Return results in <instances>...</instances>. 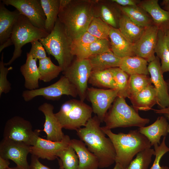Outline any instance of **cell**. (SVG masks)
I'll return each instance as SVG.
<instances>
[{
    "instance_id": "1",
    "label": "cell",
    "mask_w": 169,
    "mask_h": 169,
    "mask_svg": "<svg viewBox=\"0 0 169 169\" xmlns=\"http://www.w3.org/2000/svg\"><path fill=\"white\" fill-rule=\"evenodd\" d=\"M96 115L92 117L83 128L76 130L80 140L98 158L99 168L108 167L115 162L116 153L110 139L106 137Z\"/></svg>"
},
{
    "instance_id": "2",
    "label": "cell",
    "mask_w": 169,
    "mask_h": 169,
    "mask_svg": "<svg viewBox=\"0 0 169 169\" xmlns=\"http://www.w3.org/2000/svg\"><path fill=\"white\" fill-rule=\"evenodd\" d=\"M94 0H71L59 10L58 18L72 41L87 31L94 17Z\"/></svg>"
},
{
    "instance_id": "3",
    "label": "cell",
    "mask_w": 169,
    "mask_h": 169,
    "mask_svg": "<svg viewBox=\"0 0 169 169\" xmlns=\"http://www.w3.org/2000/svg\"><path fill=\"white\" fill-rule=\"evenodd\" d=\"M101 128L113 144L116 153L115 163H119L125 169L135 155L151 146L148 139L138 130H131L127 134H116L104 126Z\"/></svg>"
},
{
    "instance_id": "4",
    "label": "cell",
    "mask_w": 169,
    "mask_h": 169,
    "mask_svg": "<svg viewBox=\"0 0 169 169\" xmlns=\"http://www.w3.org/2000/svg\"><path fill=\"white\" fill-rule=\"evenodd\" d=\"M39 40L48 54L53 56L57 60L62 72L74 60V56L71 52V41L58 18L51 32L47 37Z\"/></svg>"
},
{
    "instance_id": "5",
    "label": "cell",
    "mask_w": 169,
    "mask_h": 169,
    "mask_svg": "<svg viewBox=\"0 0 169 169\" xmlns=\"http://www.w3.org/2000/svg\"><path fill=\"white\" fill-rule=\"evenodd\" d=\"M125 99L119 96L115 99L104 117L105 128L111 130L132 126L141 128L149 122V119L141 117L138 111L127 104Z\"/></svg>"
},
{
    "instance_id": "6",
    "label": "cell",
    "mask_w": 169,
    "mask_h": 169,
    "mask_svg": "<svg viewBox=\"0 0 169 169\" xmlns=\"http://www.w3.org/2000/svg\"><path fill=\"white\" fill-rule=\"evenodd\" d=\"M92 107L80 100H69L61 105L55 113L63 128L76 130L84 126L92 117Z\"/></svg>"
},
{
    "instance_id": "7",
    "label": "cell",
    "mask_w": 169,
    "mask_h": 169,
    "mask_svg": "<svg viewBox=\"0 0 169 169\" xmlns=\"http://www.w3.org/2000/svg\"><path fill=\"white\" fill-rule=\"evenodd\" d=\"M45 30L34 26L25 16L21 14L14 24L10 38L14 46L13 55L5 66L11 65L22 54L23 46L28 43L47 37L49 34Z\"/></svg>"
},
{
    "instance_id": "8",
    "label": "cell",
    "mask_w": 169,
    "mask_h": 169,
    "mask_svg": "<svg viewBox=\"0 0 169 169\" xmlns=\"http://www.w3.org/2000/svg\"><path fill=\"white\" fill-rule=\"evenodd\" d=\"M40 130H33L31 122L18 116H13L6 123L3 131V138L24 142L30 145L35 143Z\"/></svg>"
},
{
    "instance_id": "9",
    "label": "cell",
    "mask_w": 169,
    "mask_h": 169,
    "mask_svg": "<svg viewBox=\"0 0 169 169\" xmlns=\"http://www.w3.org/2000/svg\"><path fill=\"white\" fill-rule=\"evenodd\" d=\"M64 95L75 98L78 96V94L75 86L63 75L56 82L49 86L24 91L22 96L25 101L28 102L39 96L48 100H57Z\"/></svg>"
},
{
    "instance_id": "10",
    "label": "cell",
    "mask_w": 169,
    "mask_h": 169,
    "mask_svg": "<svg viewBox=\"0 0 169 169\" xmlns=\"http://www.w3.org/2000/svg\"><path fill=\"white\" fill-rule=\"evenodd\" d=\"M92 69L88 59H74L70 65L62 72L76 88L80 100L86 97L88 83Z\"/></svg>"
},
{
    "instance_id": "11",
    "label": "cell",
    "mask_w": 169,
    "mask_h": 169,
    "mask_svg": "<svg viewBox=\"0 0 169 169\" xmlns=\"http://www.w3.org/2000/svg\"><path fill=\"white\" fill-rule=\"evenodd\" d=\"M7 6L11 5L21 14L26 16L35 27L45 30L46 16L40 0H3Z\"/></svg>"
},
{
    "instance_id": "12",
    "label": "cell",
    "mask_w": 169,
    "mask_h": 169,
    "mask_svg": "<svg viewBox=\"0 0 169 169\" xmlns=\"http://www.w3.org/2000/svg\"><path fill=\"white\" fill-rule=\"evenodd\" d=\"M118 89H103L88 88L86 97L91 103L93 112L101 122L107 111L118 96Z\"/></svg>"
},
{
    "instance_id": "13",
    "label": "cell",
    "mask_w": 169,
    "mask_h": 169,
    "mask_svg": "<svg viewBox=\"0 0 169 169\" xmlns=\"http://www.w3.org/2000/svg\"><path fill=\"white\" fill-rule=\"evenodd\" d=\"M31 146L24 142L3 138L0 143V156L13 161L21 169H28L27 157Z\"/></svg>"
},
{
    "instance_id": "14",
    "label": "cell",
    "mask_w": 169,
    "mask_h": 169,
    "mask_svg": "<svg viewBox=\"0 0 169 169\" xmlns=\"http://www.w3.org/2000/svg\"><path fill=\"white\" fill-rule=\"evenodd\" d=\"M159 29V28L154 24L145 28L141 37L133 44L135 55L144 59L149 63L156 57L155 50Z\"/></svg>"
},
{
    "instance_id": "15",
    "label": "cell",
    "mask_w": 169,
    "mask_h": 169,
    "mask_svg": "<svg viewBox=\"0 0 169 169\" xmlns=\"http://www.w3.org/2000/svg\"><path fill=\"white\" fill-rule=\"evenodd\" d=\"M71 140L67 135H64L62 140L59 141H52L39 136L35 144L30 146V153L39 158L54 160L57 158L59 152L70 145Z\"/></svg>"
},
{
    "instance_id": "16",
    "label": "cell",
    "mask_w": 169,
    "mask_h": 169,
    "mask_svg": "<svg viewBox=\"0 0 169 169\" xmlns=\"http://www.w3.org/2000/svg\"><path fill=\"white\" fill-rule=\"evenodd\" d=\"M148 69L150 75L152 84L156 89L157 94V105L160 109L169 106V93L167 83L163 78L160 59L157 56L149 63Z\"/></svg>"
},
{
    "instance_id": "17",
    "label": "cell",
    "mask_w": 169,
    "mask_h": 169,
    "mask_svg": "<svg viewBox=\"0 0 169 169\" xmlns=\"http://www.w3.org/2000/svg\"><path fill=\"white\" fill-rule=\"evenodd\" d=\"M93 9L94 17L99 18L110 26L118 28L122 13L117 4L111 0H94Z\"/></svg>"
},
{
    "instance_id": "18",
    "label": "cell",
    "mask_w": 169,
    "mask_h": 169,
    "mask_svg": "<svg viewBox=\"0 0 169 169\" xmlns=\"http://www.w3.org/2000/svg\"><path fill=\"white\" fill-rule=\"evenodd\" d=\"M54 106L51 104L44 103L38 107V110L45 116V121L42 130L46 134V139L54 141H61L64 136L62 127L53 112Z\"/></svg>"
},
{
    "instance_id": "19",
    "label": "cell",
    "mask_w": 169,
    "mask_h": 169,
    "mask_svg": "<svg viewBox=\"0 0 169 169\" xmlns=\"http://www.w3.org/2000/svg\"><path fill=\"white\" fill-rule=\"evenodd\" d=\"M148 13L155 25L163 31L169 29V11L161 8L158 0L141 1L138 5Z\"/></svg>"
},
{
    "instance_id": "20",
    "label": "cell",
    "mask_w": 169,
    "mask_h": 169,
    "mask_svg": "<svg viewBox=\"0 0 169 169\" xmlns=\"http://www.w3.org/2000/svg\"><path fill=\"white\" fill-rule=\"evenodd\" d=\"M109 38L111 50L116 56L122 58L136 56L133 51V44L123 36L118 28L111 27Z\"/></svg>"
},
{
    "instance_id": "21",
    "label": "cell",
    "mask_w": 169,
    "mask_h": 169,
    "mask_svg": "<svg viewBox=\"0 0 169 169\" xmlns=\"http://www.w3.org/2000/svg\"><path fill=\"white\" fill-rule=\"evenodd\" d=\"M137 111H148L158 103L157 91L151 85L129 98Z\"/></svg>"
},
{
    "instance_id": "22",
    "label": "cell",
    "mask_w": 169,
    "mask_h": 169,
    "mask_svg": "<svg viewBox=\"0 0 169 169\" xmlns=\"http://www.w3.org/2000/svg\"><path fill=\"white\" fill-rule=\"evenodd\" d=\"M20 15L16 9L8 10L0 1V45L10 38L13 27Z\"/></svg>"
},
{
    "instance_id": "23",
    "label": "cell",
    "mask_w": 169,
    "mask_h": 169,
    "mask_svg": "<svg viewBox=\"0 0 169 169\" xmlns=\"http://www.w3.org/2000/svg\"><path fill=\"white\" fill-rule=\"evenodd\" d=\"M70 145L78 157V169H98L99 168L97 157L88 149L83 141L72 139L71 140Z\"/></svg>"
},
{
    "instance_id": "24",
    "label": "cell",
    "mask_w": 169,
    "mask_h": 169,
    "mask_svg": "<svg viewBox=\"0 0 169 169\" xmlns=\"http://www.w3.org/2000/svg\"><path fill=\"white\" fill-rule=\"evenodd\" d=\"M37 60L27 53L26 62L20 68V72L25 79L24 87L28 90H34L39 87L40 75Z\"/></svg>"
},
{
    "instance_id": "25",
    "label": "cell",
    "mask_w": 169,
    "mask_h": 169,
    "mask_svg": "<svg viewBox=\"0 0 169 169\" xmlns=\"http://www.w3.org/2000/svg\"><path fill=\"white\" fill-rule=\"evenodd\" d=\"M168 123L166 118L163 116L159 117L151 125L139 128L138 131L148 139L151 146L160 144L161 136H166L167 135Z\"/></svg>"
},
{
    "instance_id": "26",
    "label": "cell",
    "mask_w": 169,
    "mask_h": 169,
    "mask_svg": "<svg viewBox=\"0 0 169 169\" xmlns=\"http://www.w3.org/2000/svg\"><path fill=\"white\" fill-rule=\"evenodd\" d=\"M148 62L138 56L121 58L119 67L129 76L134 74L148 75Z\"/></svg>"
},
{
    "instance_id": "27",
    "label": "cell",
    "mask_w": 169,
    "mask_h": 169,
    "mask_svg": "<svg viewBox=\"0 0 169 169\" xmlns=\"http://www.w3.org/2000/svg\"><path fill=\"white\" fill-rule=\"evenodd\" d=\"M118 29L123 36L133 44L141 37L145 28L137 25L122 13L119 20Z\"/></svg>"
},
{
    "instance_id": "28",
    "label": "cell",
    "mask_w": 169,
    "mask_h": 169,
    "mask_svg": "<svg viewBox=\"0 0 169 169\" xmlns=\"http://www.w3.org/2000/svg\"><path fill=\"white\" fill-rule=\"evenodd\" d=\"M92 70H103L119 67L121 58L117 57L111 50L92 56L88 59Z\"/></svg>"
},
{
    "instance_id": "29",
    "label": "cell",
    "mask_w": 169,
    "mask_h": 169,
    "mask_svg": "<svg viewBox=\"0 0 169 169\" xmlns=\"http://www.w3.org/2000/svg\"><path fill=\"white\" fill-rule=\"evenodd\" d=\"M118 6L122 13L137 25L146 28L153 24L151 18L138 6L128 7Z\"/></svg>"
},
{
    "instance_id": "30",
    "label": "cell",
    "mask_w": 169,
    "mask_h": 169,
    "mask_svg": "<svg viewBox=\"0 0 169 169\" xmlns=\"http://www.w3.org/2000/svg\"><path fill=\"white\" fill-rule=\"evenodd\" d=\"M88 83L98 87L117 89L113 75L109 69L103 70H92Z\"/></svg>"
},
{
    "instance_id": "31",
    "label": "cell",
    "mask_w": 169,
    "mask_h": 169,
    "mask_svg": "<svg viewBox=\"0 0 169 169\" xmlns=\"http://www.w3.org/2000/svg\"><path fill=\"white\" fill-rule=\"evenodd\" d=\"M46 19L45 30L49 34L53 30L58 18L59 0H40Z\"/></svg>"
},
{
    "instance_id": "32",
    "label": "cell",
    "mask_w": 169,
    "mask_h": 169,
    "mask_svg": "<svg viewBox=\"0 0 169 169\" xmlns=\"http://www.w3.org/2000/svg\"><path fill=\"white\" fill-rule=\"evenodd\" d=\"M38 69L40 75V80L49 82L57 77L62 72V68L54 64L50 57L39 60Z\"/></svg>"
},
{
    "instance_id": "33",
    "label": "cell",
    "mask_w": 169,
    "mask_h": 169,
    "mask_svg": "<svg viewBox=\"0 0 169 169\" xmlns=\"http://www.w3.org/2000/svg\"><path fill=\"white\" fill-rule=\"evenodd\" d=\"M155 52L161 60V67L163 73L169 72V49L164 31L160 29L159 30Z\"/></svg>"
},
{
    "instance_id": "34",
    "label": "cell",
    "mask_w": 169,
    "mask_h": 169,
    "mask_svg": "<svg viewBox=\"0 0 169 169\" xmlns=\"http://www.w3.org/2000/svg\"><path fill=\"white\" fill-rule=\"evenodd\" d=\"M151 85V79L148 75L134 74L130 75L128 84V98Z\"/></svg>"
},
{
    "instance_id": "35",
    "label": "cell",
    "mask_w": 169,
    "mask_h": 169,
    "mask_svg": "<svg viewBox=\"0 0 169 169\" xmlns=\"http://www.w3.org/2000/svg\"><path fill=\"white\" fill-rule=\"evenodd\" d=\"M110 28L100 18L94 17L86 31L97 39H109Z\"/></svg>"
},
{
    "instance_id": "36",
    "label": "cell",
    "mask_w": 169,
    "mask_h": 169,
    "mask_svg": "<svg viewBox=\"0 0 169 169\" xmlns=\"http://www.w3.org/2000/svg\"><path fill=\"white\" fill-rule=\"evenodd\" d=\"M110 50V42L109 39H98L91 43L81 55L77 59H88L92 56Z\"/></svg>"
},
{
    "instance_id": "37",
    "label": "cell",
    "mask_w": 169,
    "mask_h": 169,
    "mask_svg": "<svg viewBox=\"0 0 169 169\" xmlns=\"http://www.w3.org/2000/svg\"><path fill=\"white\" fill-rule=\"evenodd\" d=\"M110 70L118 90V96L128 97V81L130 76L119 67L111 68Z\"/></svg>"
},
{
    "instance_id": "38",
    "label": "cell",
    "mask_w": 169,
    "mask_h": 169,
    "mask_svg": "<svg viewBox=\"0 0 169 169\" xmlns=\"http://www.w3.org/2000/svg\"><path fill=\"white\" fill-rule=\"evenodd\" d=\"M155 151L148 148L139 152L136 157L132 160L125 169H148L151 161V158L154 155Z\"/></svg>"
},
{
    "instance_id": "39",
    "label": "cell",
    "mask_w": 169,
    "mask_h": 169,
    "mask_svg": "<svg viewBox=\"0 0 169 169\" xmlns=\"http://www.w3.org/2000/svg\"><path fill=\"white\" fill-rule=\"evenodd\" d=\"M97 39L86 31L72 41L71 49L72 54L78 58L90 44Z\"/></svg>"
},
{
    "instance_id": "40",
    "label": "cell",
    "mask_w": 169,
    "mask_h": 169,
    "mask_svg": "<svg viewBox=\"0 0 169 169\" xmlns=\"http://www.w3.org/2000/svg\"><path fill=\"white\" fill-rule=\"evenodd\" d=\"M61 160L64 169H78L79 160L75 150L70 145L57 155Z\"/></svg>"
},
{
    "instance_id": "41",
    "label": "cell",
    "mask_w": 169,
    "mask_h": 169,
    "mask_svg": "<svg viewBox=\"0 0 169 169\" xmlns=\"http://www.w3.org/2000/svg\"><path fill=\"white\" fill-rule=\"evenodd\" d=\"M3 53H2L0 61V96L3 93L9 92L11 89V84L8 80L7 76L9 70L12 69V67H5L3 62Z\"/></svg>"
},
{
    "instance_id": "42",
    "label": "cell",
    "mask_w": 169,
    "mask_h": 169,
    "mask_svg": "<svg viewBox=\"0 0 169 169\" xmlns=\"http://www.w3.org/2000/svg\"><path fill=\"white\" fill-rule=\"evenodd\" d=\"M166 138V136L164 137L159 146L158 145L154 146L155 158L150 169H169L168 166H161L160 164V161L162 157L165 153L169 151V148L165 144Z\"/></svg>"
},
{
    "instance_id": "43",
    "label": "cell",
    "mask_w": 169,
    "mask_h": 169,
    "mask_svg": "<svg viewBox=\"0 0 169 169\" xmlns=\"http://www.w3.org/2000/svg\"><path fill=\"white\" fill-rule=\"evenodd\" d=\"M31 48L28 54L33 58L39 60L47 57L45 49L39 40L30 43Z\"/></svg>"
},
{
    "instance_id": "44",
    "label": "cell",
    "mask_w": 169,
    "mask_h": 169,
    "mask_svg": "<svg viewBox=\"0 0 169 169\" xmlns=\"http://www.w3.org/2000/svg\"><path fill=\"white\" fill-rule=\"evenodd\" d=\"M39 158L37 156L32 155L31 162L28 169H51L42 164L39 161Z\"/></svg>"
},
{
    "instance_id": "45",
    "label": "cell",
    "mask_w": 169,
    "mask_h": 169,
    "mask_svg": "<svg viewBox=\"0 0 169 169\" xmlns=\"http://www.w3.org/2000/svg\"><path fill=\"white\" fill-rule=\"evenodd\" d=\"M112 2L122 7H128L137 6L140 1L136 0H111Z\"/></svg>"
},
{
    "instance_id": "46",
    "label": "cell",
    "mask_w": 169,
    "mask_h": 169,
    "mask_svg": "<svg viewBox=\"0 0 169 169\" xmlns=\"http://www.w3.org/2000/svg\"><path fill=\"white\" fill-rule=\"evenodd\" d=\"M166 81L167 85L168 91L169 93V79ZM154 110L156 113L164 114L166 118L169 120V106L165 109L158 110L154 109Z\"/></svg>"
},
{
    "instance_id": "47",
    "label": "cell",
    "mask_w": 169,
    "mask_h": 169,
    "mask_svg": "<svg viewBox=\"0 0 169 169\" xmlns=\"http://www.w3.org/2000/svg\"><path fill=\"white\" fill-rule=\"evenodd\" d=\"M10 162L9 160L0 156V169H7L9 167Z\"/></svg>"
},
{
    "instance_id": "48",
    "label": "cell",
    "mask_w": 169,
    "mask_h": 169,
    "mask_svg": "<svg viewBox=\"0 0 169 169\" xmlns=\"http://www.w3.org/2000/svg\"><path fill=\"white\" fill-rule=\"evenodd\" d=\"M71 0H59V10L62 9L71 2Z\"/></svg>"
},
{
    "instance_id": "49",
    "label": "cell",
    "mask_w": 169,
    "mask_h": 169,
    "mask_svg": "<svg viewBox=\"0 0 169 169\" xmlns=\"http://www.w3.org/2000/svg\"><path fill=\"white\" fill-rule=\"evenodd\" d=\"M12 45V42L9 38L3 44L0 45V52L1 53L4 48Z\"/></svg>"
},
{
    "instance_id": "50",
    "label": "cell",
    "mask_w": 169,
    "mask_h": 169,
    "mask_svg": "<svg viewBox=\"0 0 169 169\" xmlns=\"http://www.w3.org/2000/svg\"><path fill=\"white\" fill-rule=\"evenodd\" d=\"M164 31L166 37L167 45L169 49V29L164 30Z\"/></svg>"
},
{
    "instance_id": "51",
    "label": "cell",
    "mask_w": 169,
    "mask_h": 169,
    "mask_svg": "<svg viewBox=\"0 0 169 169\" xmlns=\"http://www.w3.org/2000/svg\"><path fill=\"white\" fill-rule=\"evenodd\" d=\"M113 169H125L119 163H115V165Z\"/></svg>"
},
{
    "instance_id": "52",
    "label": "cell",
    "mask_w": 169,
    "mask_h": 169,
    "mask_svg": "<svg viewBox=\"0 0 169 169\" xmlns=\"http://www.w3.org/2000/svg\"><path fill=\"white\" fill-rule=\"evenodd\" d=\"M169 4V0H164L162 1L161 3V4L164 6Z\"/></svg>"
},
{
    "instance_id": "53",
    "label": "cell",
    "mask_w": 169,
    "mask_h": 169,
    "mask_svg": "<svg viewBox=\"0 0 169 169\" xmlns=\"http://www.w3.org/2000/svg\"><path fill=\"white\" fill-rule=\"evenodd\" d=\"M58 162H59V169H64L63 167L62 163L61 160L60 159H58Z\"/></svg>"
},
{
    "instance_id": "54",
    "label": "cell",
    "mask_w": 169,
    "mask_h": 169,
    "mask_svg": "<svg viewBox=\"0 0 169 169\" xmlns=\"http://www.w3.org/2000/svg\"><path fill=\"white\" fill-rule=\"evenodd\" d=\"M163 8L165 10L169 11V4L164 6Z\"/></svg>"
},
{
    "instance_id": "55",
    "label": "cell",
    "mask_w": 169,
    "mask_h": 169,
    "mask_svg": "<svg viewBox=\"0 0 169 169\" xmlns=\"http://www.w3.org/2000/svg\"><path fill=\"white\" fill-rule=\"evenodd\" d=\"M7 169H21L18 167H17V166L15 167H8Z\"/></svg>"
},
{
    "instance_id": "56",
    "label": "cell",
    "mask_w": 169,
    "mask_h": 169,
    "mask_svg": "<svg viewBox=\"0 0 169 169\" xmlns=\"http://www.w3.org/2000/svg\"><path fill=\"white\" fill-rule=\"evenodd\" d=\"M167 131L168 133H169V124H168L167 127Z\"/></svg>"
}]
</instances>
